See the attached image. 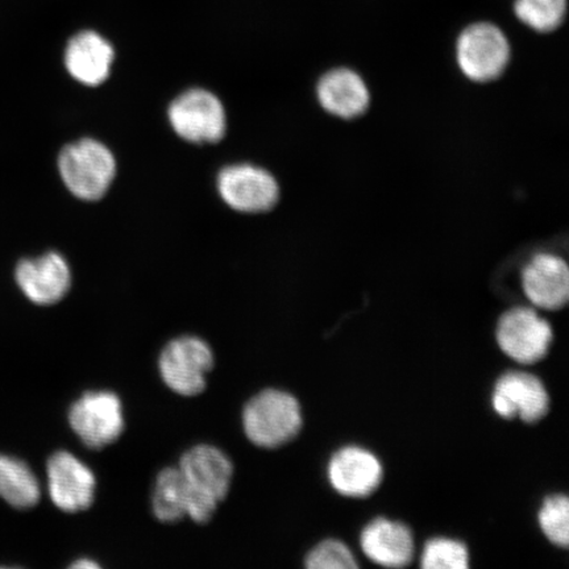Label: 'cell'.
<instances>
[{"label":"cell","instance_id":"obj_1","mask_svg":"<svg viewBox=\"0 0 569 569\" xmlns=\"http://www.w3.org/2000/svg\"><path fill=\"white\" fill-rule=\"evenodd\" d=\"M180 469L189 489L188 516L198 523L209 522L229 495L233 467L217 447L201 445L183 455Z\"/></svg>","mask_w":569,"mask_h":569},{"label":"cell","instance_id":"obj_5","mask_svg":"<svg viewBox=\"0 0 569 569\" xmlns=\"http://www.w3.org/2000/svg\"><path fill=\"white\" fill-rule=\"evenodd\" d=\"M169 120L178 137L196 144H213L224 138V107L208 90L183 92L170 104Z\"/></svg>","mask_w":569,"mask_h":569},{"label":"cell","instance_id":"obj_21","mask_svg":"<svg viewBox=\"0 0 569 569\" xmlns=\"http://www.w3.org/2000/svg\"><path fill=\"white\" fill-rule=\"evenodd\" d=\"M539 526L551 543L567 549L569 543V501L565 495L547 497L539 511Z\"/></svg>","mask_w":569,"mask_h":569},{"label":"cell","instance_id":"obj_9","mask_svg":"<svg viewBox=\"0 0 569 569\" xmlns=\"http://www.w3.org/2000/svg\"><path fill=\"white\" fill-rule=\"evenodd\" d=\"M218 190L231 209L248 213L273 209L280 197L274 177L248 163L224 168L218 177Z\"/></svg>","mask_w":569,"mask_h":569},{"label":"cell","instance_id":"obj_23","mask_svg":"<svg viewBox=\"0 0 569 569\" xmlns=\"http://www.w3.org/2000/svg\"><path fill=\"white\" fill-rule=\"evenodd\" d=\"M310 569H355L358 568L350 549L339 540H325L306 558Z\"/></svg>","mask_w":569,"mask_h":569},{"label":"cell","instance_id":"obj_18","mask_svg":"<svg viewBox=\"0 0 569 569\" xmlns=\"http://www.w3.org/2000/svg\"><path fill=\"white\" fill-rule=\"evenodd\" d=\"M40 486L31 468L16 458L0 455V497L17 509H31L40 500Z\"/></svg>","mask_w":569,"mask_h":569},{"label":"cell","instance_id":"obj_20","mask_svg":"<svg viewBox=\"0 0 569 569\" xmlns=\"http://www.w3.org/2000/svg\"><path fill=\"white\" fill-rule=\"evenodd\" d=\"M515 12L523 24L537 32L558 30L566 18L567 0H516Z\"/></svg>","mask_w":569,"mask_h":569},{"label":"cell","instance_id":"obj_10","mask_svg":"<svg viewBox=\"0 0 569 569\" xmlns=\"http://www.w3.org/2000/svg\"><path fill=\"white\" fill-rule=\"evenodd\" d=\"M94 473L74 455L60 451L48 461V489L57 508L67 513L87 510L94 502Z\"/></svg>","mask_w":569,"mask_h":569},{"label":"cell","instance_id":"obj_2","mask_svg":"<svg viewBox=\"0 0 569 569\" xmlns=\"http://www.w3.org/2000/svg\"><path fill=\"white\" fill-rule=\"evenodd\" d=\"M247 437L256 446L277 448L293 440L302 427L300 403L287 391L268 389L247 403Z\"/></svg>","mask_w":569,"mask_h":569},{"label":"cell","instance_id":"obj_17","mask_svg":"<svg viewBox=\"0 0 569 569\" xmlns=\"http://www.w3.org/2000/svg\"><path fill=\"white\" fill-rule=\"evenodd\" d=\"M318 99L332 116L352 119L368 109L369 91L358 73L350 69H336L319 81Z\"/></svg>","mask_w":569,"mask_h":569},{"label":"cell","instance_id":"obj_11","mask_svg":"<svg viewBox=\"0 0 569 569\" xmlns=\"http://www.w3.org/2000/svg\"><path fill=\"white\" fill-rule=\"evenodd\" d=\"M492 405L497 415L505 419L518 417L526 423H533L549 412L550 397L538 377L509 372L496 382Z\"/></svg>","mask_w":569,"mask_h":569},{"label":"cell","instance_id":"obj_14","mask_svg":"<svg viewBox=\"0 0 569 569\" xmlns=\"http://www.w3.org/2000/svg\"><path fill=\"white\" fill-rule=\"evenodd\" d=\"M329 479L340 495L367 497L380 487L382 466L365 448L346 447L333 455L329 465Z\"/></svg>","mask_w":569,"mask_h":569},{"label":"cell","instance_id":"obj_24","mask_svg":"<svg viewBox=\"0 0 569 569\" xmlns=\"http://www.w3.org/2000/svg\"><path fill=\"white\" fill-rule=\"evenodd\" d=\"M70 568L83 569V568H99V565L96 561L90 559H80L76 561V563L71 565Z\"/></svg>","mask_w":569,"mask_h":569},{"label":"cell","instance_id":"obj_22","mask_svg":"<svg viewBox=\"0 0 569 569\" xmlns=\"http://www.w3.org/2000/svg\"><path fill=\"white\" fill-rule=\"evenodd\" d=\"M421 566L425 569H467L469 553L466 545L458 540L431 539L425 546Z\"/></svg>","mask_w":569,"mask_h":569},{"label":"cell","instance_id":"obj_13","mask_svg":"<svg viewBox=\"0 0 569 569\" xmlns=\"http://www.w3.org/2000/svg\"><path fill=\"white\" fill-rule=\"evenodd\" d=\"M522 287L529 301L539 309L559 310L569 298L567 262L552 253H539L522 272Z\"/></svg>","mask_w":569,"mask_h":569},{"label":"cell","instance_id":"obj_15","mask_svg":"<svg viewBox=\"0 0 569 569\" xmlns=\"http://www.w3.org/2000/svg\"><path fill=\"white\" fill-rule=\"evenodd\" d=\"M116 51L103 36L82 31L68 42L66 66L71 77L88 87L102 84L110 76Z\"/></svg>","mask_w":569,"mask_h":569},{"label":"cell","instance_id":"obj_7","mask_svg":"<svg viewBox=\"0 0 569 569\" xmlns=\"http://www.w3.org/2000/svg\"><path fill=\"white\" fill-rule=\"evenodd\" d=\"M213 366L211 348L196 337L177 338L160 356V372L167 386L181 396H197L206 388Z\"/></svg>","mask_w":569,"mask_h":569},{"label":"cell","instance_id":"obj_8","mask_svg":"<svg viewBox=\"0 0 569 569\" xmlns=\"http://www.w3.org/2000/svg\"><path fill=\"white\" fill-rule=\"evenodd\" d=\"M551 341V326L536 310L515 308L498 320L497 343L505 355L519 365H536L545 359Z\"/></svg>","mask_w":569,"mask_h":569},{"label":"cell","instance_id":"obj_12","mask_svg":"<svg viewBox=\"0 0 569 569\" xmlns=\"http://www.w3.org/2000/svg\"><path fill=\"white\" fill-rule=\"evenodd\" d=\"M16 279L28 300L41 306L60 302L71 284L68 262L57 252L21 260L16 270Z\"/></svg>","mask_w":569,"mask_h":569},{"label":"cell","instance_id":"obj_4","mask_svg":"<svg viewBox=\"0 0 569 569\" xmlns=\"http://www.w3.org/2000/svg\"><path fill=\"white\" fill-rule=\"evenodd\" d=\"M459 67L469 80L490 82L500 77L510 60L507 36L492 23H476L461 32L457 46Z\"/></svg>","mask_w":569,"mask_h":569},{"label":"cell","instance_id":"obj_19","mask_svg":"<svg viewBox=\"0 0 569 569\" xmlns=\"http://www.w3.org/2000/svg\"><path fill=\"white\" fill-rule=\"evenodd\" d=\"M189 489L178 468H167L158 476L153 490V513L161 522H177L189 513Z\"/></svg>","mask_w":569,"mask_h":569},{"label":"cell","instance_id":"obj_3","mask_svg":"<svg viewBox=\"0 0 569 569\" xmlns=\"http://www.w3.org/2000/svg\"><path fill=\"white\" fill-rule=\"evenodd\" d=\"M59 170L71 194L82 201H98L116 178L117 161L102 142L83 139L62 149Z\"/></svg>","mask_w":569,"mask_h":569},{"label":"cell","instance_id":"obj_6","mask_svg":"<svg viewBox=\"0 0 569 569\" xmlns=\"http://www.w3.org/2000/svg\"><path fill=\"white\" fill-rule=\"evenodd\" d=\"M69 423L84 446L101 450L122 436V402L111 391H89L71 405Z\"/></svg>","mask_w":569,"mask_h":569},{"label":"cell","instance_id":"obj_16","mask_svg":"<svg viewBox=\"0 0 569 569\" xmlns=\"http://www.w3.org/2000/svg\"><path fill=\"white\" fill-rule=\"evenodd\" d=\"M362 552L376 565L402 568L415 557V538L408 526L377 518L361 532Z\"/></svg>","mask_w":569,"mask_h":569}]
</instances>
